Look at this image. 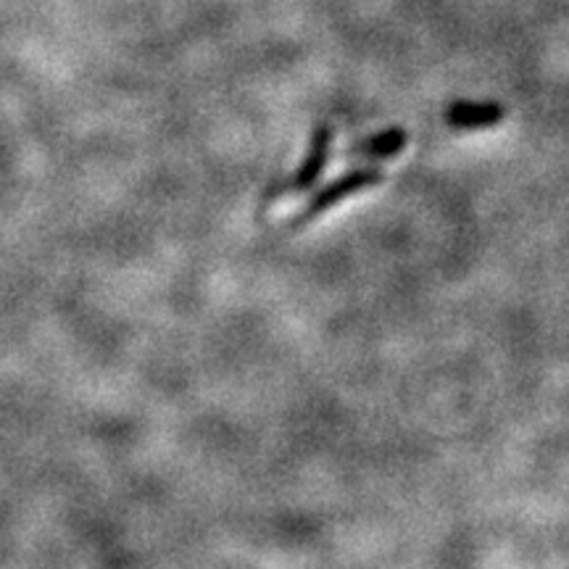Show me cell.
Segmentation results:
<instances>
[{
    "instance_id": "1",
    "label": "cell",
    "mask_w": 569,
    "mask_h": 569,
    "mask_svg": "<svg viewBox=\"0 0 569 569\" xmlns=\"http://www.w3.org/2000/svg\"><path fill=\"white\" fill-rule=\"evenodd\" d=\"M382 182V172L377 167H359V169H348L346 174H340L338 180L327 182L325 188L315 190V196L309 198L303 206V211L290 222V227H303L309 222H315L317 217H322L325 211H330L332 206L343 203L346 198H353L365 190L375 188V184Z\"/></svg>"
},
{
    "instance_id": "2",
    "label": "cell",
    "mask_w": 569,
    "mask_h": 569,
    "mask_svg": "<svg viewBox=\"0 0 569 569\" xmlns=\"http://www.w3.org/2000/svg\"><path fill=\"white\" fill-rule=\"evenodd\" d=\"M330 148H332V127L330 124H317L311 132L309 151H306L303 161L298 163L296 174L290 180H284L280 188H284L288 196H303L309 190L317 188V182L322 180L327 161H330Z\"/></svg>"
},
{
    "instance_id": "3",
    "label": "cell",
    "mask_w": 569,
    "mask_h": 569,
    "mask_svg": "<svg viewBox=\"0 0 569 569\" xmlns=\"http://www.w3.org/2000/svg\"><path fill=\"white\" fill-rule=\"evenodd\" d=\"M507 117L498 101H453L446 109V122L453 130H486Z\"/></svg>"
},
{
    "instance_id": "4",
    "label": "cell",
    "mask_w": 569,
    "mask_h": 569,
    "mask_svg": "<svg viewBox=\"0 0 569 569\" xmlns=\"http://www.w3.org/2000/svg\"><path fill=\"white\" fill-rule=\"evenodd\" d=\"M409 132L401 130V127H390V130H382L377 134H369V138L353 142V148L348 151L351 159H369V161H382L393 159L407 148Z\"/></svg>"
}]
</instances>
